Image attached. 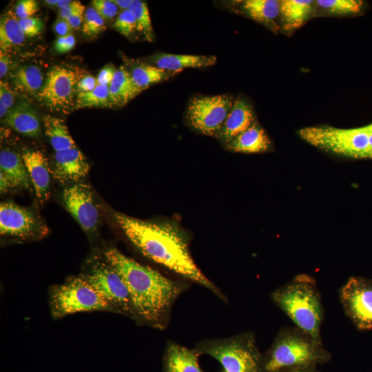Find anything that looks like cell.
I'll return each mask as SVG.
<instances>
[{
  "label": "cell",
  "instance_id": "6da1fadb",
  "mask_svg": "<svg viewBox=\"0 0 372 372\" xmlns=\"http://www.w3.org/2000/svg\"><path fill=\"white\" fill-rule=\"evenodd\" d=\"M114 216L127 239L143 256L227 302L223 293L195 262L188 239L176 225L169 222L143 220L121 213H115Z\"/></svg>",
  "mask_w": 372,
  "mask_h": 372
},
{
  "label": "cell",
  "instance_id": "7a4b0ae2",
  "mask_svg": "<svg viewBox=\"0 0 372 372\" xmlns=\"http://www.w3.org/2000/svg\"><path fill=\"white\" fill-rule=\"evenodd\" d=\"M105 259L121 276L128 289L134 318L164 329L169 324L174 302L189 284L168 278L115 248L105 252Z\"/></svg>",
  "mask_w": 372,
  "mask_h": 372
},
{
  "label": "cell",
  "instance_id": "3957f363",
  "mask_svg": "<svg viewBox=\"0 0 372 372\" xmlns=\"http://www.w3.org/2000/svg\"><path fill=\"white\" fill-rule=\"evenodd\" d=\"M271 298L301 331L320 344L322 307L312 281L297 278L274 291Z\"/></svg>",
  "mask_w": 372,
  "mask_h": 372
},
{
  "label": "cell",
  "instance_id": "277c9868",
  "mask_svg": "<svg viewBox=\"0 0 372 372\" xmlns=\"http://www.w3.org/2000/svg\"><path fill=\"white\" fill-rule=\"evenodd\" d=\"M195 349L200 355L217 360L222 372H265L261 355L252 333H243L222 339H205L198 342Z\"/></svg>",
  "mask_w": 372,
  "mask_h": 372
},
{
  "label": "cell",
  "instance_id": "5b68a950",
  "mask_svg": "<svg viewBox=\"0 0 372 372\" xmlns=\"http://www.w3.org/2000/svg\"><path fill=\"white\" fill-rule=\"evenodd\" d=\"M371 124L355 128H338L329 125L300 129L299 136L310 145L342 156L364 159L369 158Z\"/></svg>",
  "mask_w": 372,
  "mask_h": 372
},
{
  "label": "cell",
  "instance_id": "8992f818",
  "mask_svg": "<svg viewBox=\"0 0 372 372\" xmlns=\"http://www.w3.org/2000/svg\"><path fill=\"white\" fill-rule=\"evenodd\" d=\"M324 358L320 344L302 331L287 330L280 333L264 358L265 372H276L285 368L306 367Z\"/></svg>",
  "mask_w": 372,
  "mask_h": 372
},
{
  "label": "cell",
  "instance_id": "52a82bcc",
  "mask_svg": "<svg viewBox=\"0 0 372 372\" xmlns=\"http://www.w3.org/2000/svg\"><path fill=\"white\" fill-rule=\"evenodd\" d=\"M50 307L54 318L83 311H113L83 275L52 287L50 291Z\"/></svg>",
  "mask_w": 372,
  "mask_h": 372
},
{
  "label": "cell",
  "instance_id": "ba28073f",
  "mask_svg": "<svg viewBox=\"0 0 372 372\" xmlns=\"http://www.w3.org/2000/svg\"><path fill=\"white\" fill-rule=\"evenodd\" d=\"M83 76L81 72L65 65H56L48 71L37 100L51 111L68 112L75 107L77 84Z\"/></svg>",
  "mask_w": 372,
  "mask_h": 372
},
{
  "label": "cell",
  "instance_id": "9c48e42d",
  "mask_svg": "<svg viewBox=\"0 0 372 372\" xmlns=\"http://www.w3.org/2000/svg\"><path fill=\"white\" fill-rule=\"evenodd\" d=\"M234 101L227 94L194 96L189 102L187 119L200 133L217 137Z\"/></svg>",
  "mask_w": 372,
  "mask_h": 372
},
{
  "label": "cell",
  "instance_id": "30bf717a",
  "mask_svg": "<svg viewBox=\"0 0 372 372\" xmlns=\"http://www.w3.org/2000/svg\"><path fill=\"white\" fill-rule=\"evenodd\" d=\"M83 276L114 311L134 318L128 289L121 276L105 259V261L96 262Z\"/></svg>",
  "mask_w": 372,
  "mask_h": 372
},
{
  "label": "cell",
  "instance_id": "8fae6325",
  "mask_svg": "<svg viewBox=\"0 0 372 372\" xmlns=\"http://www.w3.org/2000/svg\"><path fill=\"white\" fill-rule=\"evenodd\" d=\"M48 228L31 209L12 202L0 205V234L23 240L40 239L46 236Z\"/></svg>",
  "mask_w": 372,
  "mask_h": 372
},
{
  "label": "cell",
  "instance_id": "7c38bea8",
  "mask_svg": "<svg viewBox=\"0 0 372 372\" xmlns=\"http://www.w3.org/2000/svg\"><path fill=\"white\" fill-rule=\"evenodd\" d=\"M62 198L81 228L87 234L94 233L100 223V207L92 187L83 181L73 183L64 188Z\"/></svg>",
  "mask_w": 372,
  "mask_h": 372
},
{
  "label": "cell",
  "instance_id": "4fadbf2b",
  "mask_svg": "<svg viewBox=\"0 0 372 372\" xmlns=\"http://www.w3.org/2000/svg\"><path fill=\"white\" fill-rule=\"evenodd\" d=\"M340 299L346 314L358 329H372V281L350 278L341 289Z\"/></svg>",
  "mask_w": 372,
  "mask_h": 372
},
{
  "label": "cell",
  "instance_id": "5bb4252c",
  "mask_svg": "<svg viewBox=\"0 0 372 372\" xmlns=\"http://www.w3.org/2000/svg\"><path fill=\"white\" fill-rule=\"evenodd\" d=\"M21 157L26 167L31 184L41 203L50 195V173L48 160L39 150L25 149Z\"/></svg>",
  "mask_w": 372,
  "mask_h": 372
},
{
  "label": "cell",
  "instance_id": "9a60e30c",
  "mask_svg": "<svg viewBox=\"0 0 372 372\" xmlns=\"http://www.w3.org/2000/svg\"><path fill=\"white\" fill-rule=\"evenodd\" d=\"M255 121L251 105L247 100L238 97L234 100L217 138L227 145Z\"/></svg>",
  "mask_w": 372,
  "mask_h": 372
},
{
  "label": "cell",
  "instance_id": "2e32d148",
  "mask_svg": "<svg viewBox=\"0 0 372 372\" xmlns=\"http://www.w3.org/2000/svg\"><path fill=\"white\" fill-rule=\"evenodd\" d=\"M200 353L174 341L168 340L163 356V372H204L198 358Z\"/></svg>",
  "mask_w": 372,
  "mask_h": 372
},
{
  "label": "cell",
  "instance_id": "e0dca14e",
  "mask_svg": "<svg viewBox=\"0 0 372 372\" xmlns=\"http://www.w3.org/2000/svg\"><path fill=\"white\" fill-rule=\"evenodd\" d=\"M151 65L160 69L178 72L189 68H204L214 65L216 62L215 56L175 54L170 53H156L149 57Z\"/></svg>",
  "mask_w": 372,
  "mask_h": 372
},
{
  "label": "cell",
  "instance_id": "ac0fdd59",
  "mask_svg": "<svg viewBox=\"0 0 372 372\" xmlns=\"http://www.w3.org/2000/svg\"><path fill=\"white\" fill-rule=\"evenodd\" d=\"M3 123L16 132L29 137L41 134V123L36 111L25 103L10 109L3 118Z\"/></svg>",
  "mask_w": 372,
  "mask_h": 372
},
{
  "label": "cell",
  "instance_id": "d6986e66",
  "mask_svg": "<svg viewBox=\"0 0 372 372\" xmlns=\"http://www.w3.org/2000/svg\"><path fill=\"white\" fill-rule=\"evenodd\" d=\"M225 146L235 152L262 153L269 150L271 141L264 129L255 121Z\"/></svg>",
  "mask_w": 372,
  "mask_h": 372
},
{
  "label": "cell",
  "instance_id": "ffe728a7",
  "mask_svg": "<svg viewBox=\"0 0 372 372\" xmlns=\"http://www.w3.org/2000/svg\"><path fill=\"white\" fill-rule=\"evenodd\" d=\"M238 10L253 20L277 31L276 20L280 17V3L278 0H245Z\"/></svg>",
  "mask_w": 372,
  "mask_h": 372
},
{
  "label": "cell",
  "instance_id": "44dd1931",
  "mask_svg": "<svg viewBox=\"0 0 372 372\" xmlns=\"http://www.w3.org/2000/svg\"><path fill=\"white\" fill-rule=\"evenodd\" d=\"M141 92L134 84L128 70L123 65L115 71L109 85L110 107H123Z\"/></svg>",
  "mask_w": 372,
  "mask_h": 372
},
{
  "label": "cell",
  "instance_id": "7402d4cb",
  "mask_svg": "<svg viewBox=\"0 0 372 372\" xmlns=\"http://www.w3.org/2000/svg\"><path fill=\"white\" fill-rule=\"evenodd\" d=\"M280 3V18L285 31L300 28L313 13L316 3L312 0H282Z\"/></svg>",
  "mask_w": 372,
  "mask_h": 372
},
{
  "label": "cell",
  "instance_id": "603a6c76",
  "mask_svg": "<svg viewBox=\"0 0 372 372\" xmlns=\"http://www.w3.org/2000/svg\"><path fill=\"white\" fill-rule=\"evenodd\" d=\"M0 169L13 187H30V178L21 155L8 147L2 149L0 152Z\"/></svg>",
  "mask_w": 372,
  "mask_h": 372
},
{
  "label": "cell",
  "instance_id": "cb8c5ba5",
  "mask_svg": "<svg viewBox=\"0 0 372 372\" xmlns=\"http://www.w3.org/2000/svg\"><path fill=\"white\" fill-rule=\"evenodd\" d=\"M128 71L136 86L142 92L150 85L165 81L176 72L160 69L152 65L133 61Z\"/></svg>",
  "mask_w": 372,
  "mask_h": 372
},
{
  "label": "cell",
  "instance_id": "d4e9b609",
  "mask_svg": "<svg viewBox=\"0 0 372 372\" xmlns=\"http://www.w3.org/2000/svg\"><path fill=\"white\" fill-rule=\"evenodd\" d=\"M10 77L14 88L23 94L36 96L43 85L41 69L34 65L18 67Z\"/></svg>",
  "mask_w": 372,
  "mask_h": 372
},
{
  "label": "cell",
  "instance_id": "484cf974",
  "mask_svg": "<svg viewBox=\"0 0 372 372\" xmlns=\"http://www.w3.org/2000/svg\"><path fill=\"white\" fill-rule=\"evenodd\" d=\"M25 35L21 28L17 17L11 12L1 15L0 20V48L6 53L21 46Z\"/></svg>",
  "mask_w": 372,
  "mask_h": 372
},
{
  "label": "cell",
  "instance_id": "4316f807",
  "mask_svg": "<svg viewBox=\"0 0 372 372\" xmlns=\"http://www.w3.org/2000/svg\"><path fill=\"white\" fill-rule=\"evenodd\" d=\"M43 121L45 135L54 151L77 146L63 119L47 114L43 116Z\"/></svg>",
  "mask_w": 372,
  "mask_h": 372
},
{
  "label": "cell",
  "instance_id": "83f0119b",
  "mask_svg": "<svg viewBox=\"0 0 372 372\" xmlns=\"http://www.w3.org/2000/svg\"><path fill=\"white\" fill-rule=\"evenodd\" d=\"M111 107L109 97V86L98 85L89 92H79L75 107Z\"/></svg>",
  "mask_w": 372,
  "mask_h": 372
},
{
  "label": "cell",
  "instance_id": "f1b7e54d",
  "mask_svg": "<svg viewBox=\"0 0 372 372\" xmlns=\"http://www.w3.org/2000/svg\"><path fill=\"white\" fill-rule=\"evenodd\" d=\"M129 10L136 21V31L142 34L149 42L154 41V31L146 3L140 0H133Z\"/></svg>",
  "mask_w": 372,
  "mask_h": 372
},
{
  "label": "cell",
  "instance_id": "f546056e",
  "mask_svg": "<svg viewBox=\"0 0 372 372\" xmlns=\"http://www.w3.org/2000/svg\"><path fill=\"white\" fill-rule=\"evenodd\" d=\"M316 4L328 13L347 15L360 13L364 2L360 0H318Z\"/></svg>",
  "mask_w": 372,
  "mask_h": 372
},
{
  "label": "cell",
  "instance_id": "4dcf8cb0",
  "mask_svg": "<svg viewBox=\"0 0 372 372\" xmlns=\"http://www.w3.org/2000/svg\"><path fill=\"white\" fill-rule=\"evenodd\" d=\"M105 30V20L92 6L87 8L82 24V32L89 39H95Z\"/></svg>",
  "mask_w": 372,
  "mask_h": 372
},
{
  "label": "cell",
  "instance_id": "1f68e13d",
  "mask_svg": "<svg viewBox=\"0 0 372 372\" xmlns=\"http://www.w3.org/2000/svg\"><path fill=\"white\" fill-rule=\"evenodd\" d=\"M113 28L125 37L136 30V21L130 10H122L116 17Z\"/></svg>",
  "mask_w": 372,
  "mask_h": 372
},
{
  "label": "cell",
  "instance_id": "d6a6232c",
  "mask_svg": "<svg viewBox=\"0 0 372 372\" xmlns=\"http://www.w3.org/2000/svg\"><path fill=\"white\" fill-rule=\"evenodd\" d=\"M91 4L105 21L112 19L118 13V7L113 0H93Z\"/></svg>",
  "mask_w": 372,
  "mask_h": 372
},
{
  "label": "cell",
  "instance_id": "836d02e7",
  "mask_svg": "<svg viewBox=\"0 0 372 372\" xmlns=\"http://www.w3.org/2000/svg\"><path fill=\"white\" fill-rule=\"evenodd\" d=\"M14 99L13 91L9 85L3 81L0 83V117L4 118L12 109Z\"/></svg>",
  "mask_w": 372,
  "mask_h": 372
},
{
  "label": "cell",
  "instance_id": "e575fe53",
  "mask_svg": "<svg viewBox=\"0 0 372 372\" xmlns=\"http://www.w3.org/2000/svg\"><path fill=\"white\" fill-rule=\"evenodd\" d=\"M19 23L25 35L29 37L40 34L44 28L42 20L38 17L19 19Z\"/></svg>",
  "mask_w": 372,
  "mask_h": 372
},
{
  "label": "cell",
  "instance_id": "d590c367",
  "mask_svg": "<svg viewBox=\"0 0 372 372\" xmlns=\"http://www.w3.org/2000/svg\"><path fill=\"white\" fill-rule=\"evenodd\" d=\"M39 9L37 1L34 0H21L17 1L14 12L18 19H24L32 17Z\"/></svg>",
  "mask_w": 372,
  "mask_h": 372
},
{
  "label": "cell",
  "instance_id": "8d00e7d4",
  "mask_svg": "<svg viewBox=\"0 0 372 372\" xmlns=\"http://www.w3.org/2000/svg\"><path fill=\"white\" fill-rule=\"evenodd\" d=\"M76 45L75 37L72 34L58 37L54 43V49L60 54H64L72 50Z\"/></svg>",
  "mask_w": 372,
  "mask_h": 372
},
{
  "label": "cell",
  "instance_id": "74e56055",
  "mask_svg": "<svg viewBox=\"0 0 372 372\" xmlns=\"http://www.w3.org/2000/svg\"><path fill=\"white\" fill-rule=\"evenodd\" d=\"M98 85L97 79L94 76L87 74L83 76L77 84L79 92H89L94 90Z\"/></svg>",
  "mask_w": 372,
  "mask_h": 372
},
{
  "label": "cell",
  "instance_id": "f35d334b",
  "mask_svg": "<svg viewBox=\"0 0 372 372\" xmlns=\"http://www.w3.org/2000/svg\"><path fill=\"white\" fill-rule=\"evenodd\" d=\"M112 65H106L99 72L97 76L98 85H107L109 86L113 79L115 71Z\"/></svg>",
  "mask_w": 372,
  "mask_h": 372
},
{
  "label": "cell",
  "instance_id": "ab89813d",
  "mask_svg": "<svg viewBox=\"0 0 372 372\" xmlns=\"http://www.w3.org/2000/svg\"><path fill=\"white\" fill-rule=\"evenodd\" d=\"M53 30L59 37H64L71 34L72 28L68 21L58 17L53 24Z\"/></svg>",
  "mask_w": 372,
  "mask_h": 372
},
{
  "label": "cell",
  "instance_id": "60d3db41",
  "mask_svg": "<svg viewBox=\"0 0 372 372\" xmlns=\"http://www.w3.org/2000/svg\"><path fill=\"white\" fill-rule=\"evenodd\" d=\"M85 14V6L82 5L68 19V21L72 29L78 30L83 24Z\"/></svg>",
  "mask_w": 372,
  "mask_h": 372
},
{
  "label": "cell",
  "instance_id": "b9f144b4",
  "mask_svg": "<svg viewBox=\"0 0 372 372\" xmlns=\"http://www.w3.org/2000/svg\"><path fill=\"white\" fill-rule=\"evenodd\" d=\"M83 4L79 1H72L67 7L59 10V17L66 21L76 12Z\"/></svg>",
  "mask_w": 372,
  "mask_h": 372
},
{
  "label": "cell",
  "instance_id": "7bdbcfd3",
  "mask_svg": "<svg viewBox=\"0 0 372 372\" xmlns=\"http://www.w3.org/2000/svg\"><path fill=\"white\" fill-rule=\"evenodd\" d=\"M11 59L8 53L0 52V78L2 79L8 73L10 65Z\"/></svg>",
  "mask_w": 372,
  "mask_h": 372
},
{
  "label": "cell",
  "instance_id": "ee69618b",
  "mask_svg": "<svg viewBox=\"0 0 372 372\" xmlns=\"http://www.w3.org/2000/svg\"><path fill=\"white\" fill-rule=\"evenodd\" d=\"M13 185L7 176L0 172V191L1 194L8 192Z\"/></svg>",
  "mask_w": 372,
  "mask_h": 372
},
{
  "label": "cell",
  "instance_id": "f6af8a7d",
  "mask_svg": "<svg viewBox=\"0 0 372 372\" xmlns=\"http://www.w3.org/2000/svg\"><path fill=\"white\" fill-rule=\"evenodd\" d=\"M117 6L123 10H129L133 0H113Z\"/></svg>",
  "mask_w": 372,
  "mask_h": 372
},
{
  "label": "cell",
  "instance_id": "bcb514c9",
  "mask_svg": "<svg viewBox=\"0 0 372 372\" xmlns=\"http://www.w3.org/2000/svg\"><path fill=\"white\" fill-rule=\"evenodd\" d=\"M276 372H285V371H276ZM287 372H312V371L308 367H300L297 368L296 369H293L291 371H288Z\"/></svg>",
  "mask_w": 372,
  "mask_h": 372
},
{
  "label": "cell",
  "instance_id": "7dc6e473",
  "mask_svg": "<svg viewBox=\"0 0 372 372\" xmlns=\"http://www.w3.org/2000/svg\"><path fill=\"white\" fill-rule=\"evenodd\" d=\"M71 2L72 1L70 0H59V2L56 6L60 10L69 6L71 3Z\"/></svg>",
  "mask_w": 372,
  "mask_h": 372
},
{
  "label": "cell",
  "instance_id": "c3c4849f",
  "mask_svg": "<svg viewBox=\"0 0 372 372\" xmlns=\"http://www.w3.org/2000/svg\"><path fill=\"white\" fill-rule=\"evenodd\" d=\"M371 124V132L369 135V158H372V123Z\"/></svg>",
  "mask_w": 372,
  "mask_h": 372
},
{
  "label": "cell",
  "instance_id": "681fc988",
  "mask_svg": "<svg viewBox=\"0 0 372 372\" xmlns=\"http://www.w3.org/2000/svg\"><path fill=\"white\" fill-rule=\"evenodd\" d=\"M44 2L48 6H54L58 5L59 0H45Z\"/></svg>",
  "mask_w": 372,
  "mask_h": 372
}]
</instances>
